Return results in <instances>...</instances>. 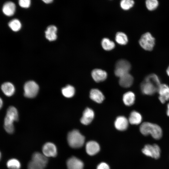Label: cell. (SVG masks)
I'll list each match as a JSON object with an SVG mask.
<instances>
[{
    "label": "cell",
    "mask_w": 169,
    "mask_h": 169,
    "mask_svg": "<svg viewBox=\"0 0 169 169\" xmlns=\"http://www.w3.org/2000/svg\"><path fill=\"white\" fill-rule=\"evenodd\" d=\"M43 154L47 157H54L57 153V149L54 143L48 142L45 143L42 147Z\"/></svg>",
    "instance_id": "cell-9"
},
{
    "label": "cell",
    "mask_w": 169,
    "mask_h": 169,
    "mask_svg": "<svg viewBox=\"0 0 169 169\" xmlns=\"http://www.w3.org/2000/svg\"><path fill=\"white\" fill-rule=\"evenodd\" d=\"M134 4V2L132 0H122L120 3L121 7L124 10L130 9L133 7Z\"/></svg>",
    "instance_id": "cell-30"
},
{
    "label": "cell",
    "mask_w": 169,
    "mask_h": 169,
    "mask_svg": "<svg viewBox=\"0 0 169 169\" xmlns=\"http://www.w3.org/2000/svg\"><path fill=\"white\" fill-rule=\"evenodd\" d=\"M1 89L4 94L8 96L13 95L15 90L13 84L9 82H6L3 83L1 85Z\"/></svg>",
    "instance_id": "cell-22"
},
{
    "label": "cell",
    "mask_w": 169,
    "mask_h": 169,
    "mask_svg": "<svg viewBox=\"0 0 169 169\" xmlns=\"http://www.w3.org/2000/svg\"><path fill=\"white\" fill-rule=\"evenodd\" d=\"M38 90V85L35 82L28 81L25 83L24 86V95L27 98H34L37 94Z\"/></svg>",
    "instance_id": "cell-8"
},
{
    "label": "cell",
    "mask_w": 169,
    "mask_h": 169,
    "mask_svg": "<svg viewBox=\"0 0 169 169\" xmlns=\"http://www.w3.org/2000/svg\"><path fill=\"white\" fill-rule=\"evenodd\" d=\"M68 169H83L84 164L80 159L75 157L69 158L66 162Z\"/></svg>",
    "instance_id": "cell-11"
},
{
    "label": "cell",
    "mask_w": 169,
    "mask_h": 169,
    "mask_svg": "<svg viewBox=\"0 0 169 169\" xmlns=\"http://www.w3.org/2000/svg\"><path fill=\"white\" fill-rule=\"evenodd\" d=\"M62 93L63 95L67 98L72 97L75 94V89L73 86L68 85L62 88Z\"/></svg>",
    "instance_id": "cell-24"
},
{
    "label": "cell",
    "mask_w": 169,
    "mask_h": 169,
    "mask_svg": "<svg viewBox=\"0 0 169 169\" xmlns=\"http://www.w3.org/2000/svg\"><path fill=\"white\" fill-rule=\"evenodd\" d=\"M15 8V5L13 3L10 1L7 2L3 6V11L5 15L10 16L14 14Z\"/></svg>",
    "instance_id": "cell-19"
},
{
    "label": "cell",
    "mask_w": 169,
    "mask_h": 169,
    "mask_svg": "<svg viewBox=\"0 0 169 169\" xmlns=\"http://www.w3.org/2000/svg\"><path fill=\"white\" fill-rule=\"evenodd\" d=\"M101 44L103 48L106 50H110L115 47L114 43L107 38H104L102 40Z\"/></svg>",
    "instance_id": "cell-26"
},
{
    "label": "cell",
    "mask_w": 169,
    "mask_h": 169,
    "mask_svg": "<svg viewBox=\"0 0 169 169\" xmlns=\"http://www.w3.org/2000/svg\"><path fill=\"white\" fill-rule=\"evenodd\" d=\"M166 72L167 75L169 76V66H168V68L166 70Z\"/></svg>",
    "instance_id": "cell-36"
},
{
    "label": "cell",
    "mask_w": 169,
    "mask_h": 169,
    "mask_svg": "<svg viewBox=\"0 0 169 169\" xmlns=\"http://www.w3.org/2000/svg\"><path fill=\"white\" fill-rule=\"evenodd\" d=\"M158 5V2L156 0H147L146 1V7L150 11H153L156 9Z\"/></svg>",
    "instance_id": "cell-29"
},
{
    "label": "cell",
    "mask_w": 169,
    "mask_h": 169,
    "mask_svg": "<svg viewBox=\"0 0 169 169\" xmlns=\"http://www.w3.org/2000/svg\"><path fill=\"white\" fill-rule=\"evenodd\" d=\"M90 97L92 100L98 103H101L105 99L102 93L96 89H93L90 90Z\"/></svg>",
    "instance_id": "cell-20"
},
{
    "label": "cell",
    "mask_w": 169,
    "mask_h": 169,
    "mask_svg": "<svg viewBox=\"0 0 169 169\" xmlns=\"http://www.w3.org/2000/svg\"><path fill=\"white\" fill-rule=\"evenodd\" d=\"M84 137L78 130H73L68 134V142L69 146L73 148H77L82 147L84 143Z\"/></svg>",
    "instance_id": "cell-4"
},
{
    "label": "cell",
    "mask_w": 169,
    "mask_h": 169,
    "mask_svg": "<svg viewBox=\"0 0 169 169\" xmlns=\"http://www.w3.org/2000/svg\"><path fill=\"white\" fill-rule=\"evenodd\" d=\"M43 1H44L45 3H52L53 0H43Z\"/></svg>",
    "instance_id": "cell-35"
},
{
    "label": "cell",
    "mask_w": 169,
    "mask_h": 169,
    "mask_svg": "<svg viewBox=\"0 0 169 169\" xmlns=\"http://www.w3.org/2000/svg\"><path fill=\"white\" fill-rule=\"evenodd\" d=\"M161 84L158 77L155 74H151L146 76L141 84V90L143 94L152 95L157 92Z\"/></svg>",
    "instance_id": "cell-1"
},
{
    "label": "cell",
    "mask_w": 169,
    "mask_h": 169,
    "mask_svg": "<svg viewBox=\"0 0 169 169\" xmlns=\"http://www.w3.org/2000/svg\"><path fill=\"white\" fill-rule=\"evenodd\" d=\"M0 108H1L2 107V105H3V102L1 98L0 99Z\"/></svg>",
    "instance_id": "cell-37"
},
{
    "label": "cell",
    "mask_w": 169,
    "mask_h": 169,
    "mask_svg": "<svg viewBox=\"0 0 169 169\" xmlns=\"http://www.w3.org/2000/svg\"><path fill=\"white\" fill-rule=\"evenodd\" d=\"M8 26L11 29L14 31L17 32L21 28V23L18 19H14L11 20L8 23Z\"/></svg>",
    "instance_id": "cell-28"
},
{
    "label": "cell",
    "mask_w": 169,
    "mask_h": 169,
    "mask_svg": "<svg viewBox=\"0 0 169 169\" xmlns=\"http://www.w3.org/2000/svg\"><path fill=\"white\" fill-rule=\"evenodd\" d=\"M91 75L94 80L98 82L105 79L107 77V73L104 70L96 69L92 71Z\"/></svg>",
    "instance_id": "cell-14"
},
{
    "label": "cell",
    "mask_w": 169,
    "mask_h": 169,
    "mask_svg": "<svg viewBox=\"0 0 169 169\" xmlns=\"http://www.w3.org/2000/svg\"><path fill=\"white\" fill-rule=\"evenodd\" d=\"M7 166L9 169H20L21 165L18 160L16 159L12 158L8 161Z\"/></svg>",
    "instance_id": "cell-27"
},
{
    "label": "cell",
    "mask_w": 169,
    "mask_h": 169,
    "mask_svg": "<svg viewBox=\"0 0 169 169\" xmlns=\"http://www.w3.org/2000/svg\"><path fill=\"white\" fill-rule=\"evenodd\" d=\"M18 3L21 7L28 8L30 5V0H20L19 1Z\"/></svg>",
    "instance_id": "cell-32"
},
{
    "label": "cell",
    "mask_w": 169,
    "mask_h": 169,
    "mask_svg": "<svg viewBox=\"0 0 169 169\" xmlns=\"http://www.w3.org/2000/svg\"><path fill=\"white\" fill-rule=\"evenodd\" d=\"M115 39L116 42L120 45H125L128 42V38L126 35L122 32H117L115 35Z\"/></svg>",
    "instance_id": "cell-25"
},
{
    "label": "cell",
    "mask_w": 169,
    "mask_h": 169,
    "mask_svg": "<svg viewBox=\"0 0 169 169\" xmlns=\"http://www.w3.org/2000/svg\"><path fill=\"white\" fill-rule=\"evenodd\" d=\"M135 95L131 91H128L125 93L123 96V100L124 104L127 106L132 105L135 103Z\"/></svg>",
    "instance_id": "cell-23"
},
{
    "label": "cell",
    "mask_w": 169,
    "mask_h": 169,
    "mask_svg": "<svg viewBox=\"0 0 169 169\" xmlns=\"http://www.w3.org/2000/svg\"><path fill=\"white\" fill-rule=\"evenodd\" d=\"M97 169H110L109 165L105 162H102L99 164Z\"/></svg>",
    "instance_id": "cell-33"
},
{
    "label": "cell",
    "mask_w": 169,
    "mask_h": 169,
    "mask_svg": "<svg viewBox=\"0 0 169 169\" xmlns=\"http://www.w3.org/2000/svg\"><path fill=\"white\" fill-rule=\"evenodd\" d=\"M157 92L159 94V99L162 104L169 100V86L166 84H161Z\"/></svg>",
    "instance_id": "cell-10"
},
{
    "label": "cell",
    "mask_w": 169,
    "mask_h": 169,
    "mask_svg": "<svg viewBox=\"0 0 169 169\" xmlns=\"http://www.w3.org/2000/svg\"><path fill=\"white\" fill-rule=\"evenodd\" d=\"M133 80V76L128 73L120 77L119 84L123 87L128 88L132 84Z\"/></svg>",
    "instance_id": "cell-16"
},
{
    "label": "cell",
    "mask_w": 169,
    "mask_h": 169,
    "mask_svg": "<svg viewBox=\"0 0 169 169\" xmlns=\"http://www.w3.org/2000/svg\"><path fill=\"white\" fill-rule=\"evenodd\" d=\"M128 120L125 116H118L115 122V128L120 131H124L127 129L128 126Z\"/></svg>",
    "instance_id": "cell-13"
},
{
    "label": "cell",
    "mask_w": 169,
    "mask_h": 169,
    "mask_svg": "<svg viewBox=\"0 0 169 169\" xmlns=\"http://www.w3.org/2000/svg\"><path fill=\"white\" fill-rule=\"evenodd\" d=\"M142 153L145 155L155 159L159 158L161 155V149L156 144H147L142 149Z\"/></svg>",
    "instance_id": "cell-7"
},
{
    "label": "cell",
    "mask_w": 169,
    "mask_h": 169,
    "mask_svg": "<svg viewBox=\"0 0 169 169\" xmlns=\"http://www.w3.org/2000/svg\"><path fill=\"white\" fill-rule=\"evenodd\" d=\"M18 113L17 109L13 106L9 107L7 110L4 120V126L6 131L9 134L14 131L13 123L18 120Z\"/></svg>",
    "instance_id": "cell-3"
},
{
    "label": "cell",
    "mask_w": 169,
    "mask_h": 169,
    "mask_svg": "<svg viewBox=\"0 0 169 169\" xmlns=\"http://www.w3.org/2000/svg\"><path fill=\"white\" fill-rule=\"evenodd\" d=\"M139 43L144 49L151 51L154 48L155 44V39L149 32H146L141 36Z\"/></svg>",
    "instance_id": "cell-5"
},
{
    "label": "cell",
    "mask_w": 169,
    "mask_h": 169,
    "mask_svg": "<svg viewBox=\"0 0 169 169\" xmlns=\"http://www.w3.org/2000/svg\"><path fill=\"white\" fill-rule=\"evenodd\" d=\"M100 150L99 144L94 141H89L86 145V151L90 155L93 156L97 153Z\"/></svg>",
    "instance_id": "cell-15"
},
{
    "label": "cell",
    "mask_w": 169,
    "mask_h": 169,
    "mask_svg": "<svg viewBox=\"0 0 169 169\" xmlns=\"http://www.w3.org/2000/svg\"><path fill=\"white\" fill-rule=\"evenodd\" d=\"M94 117V113L93 110L90 108H87L83 112L80 122L84 125H88L91 122Z\"/></svg>",
    "instance_id": "cell-12"
},
{
    "label": "cell",
    "mask_w": 169,
    "mask_h": 169,
    "mask_svg": "<svg viewBox=\"0 0 169 169\" xmlns=\"http://www.w3.org/2000/svg\"><path fill=\"white\" fill-rule=\"evenodd\" d=\"M139 130L141 134L145 136L150 135L155 139L159 140L162 136V131L158 125L151 122H146L140 125Z\"/></svg>",
    "instance_id": "cell-2"
},
{
    "label": "cell",
    "mask_w": 169,
    "mask_h": 169,
    "mask_svg": "<svg viewBox=\"0 0 169 169\" xmlns=\"http://www.w3.org/2000/svg\"><path fill=\"white\" fill-rule=\"evenodd\" d=\"M131 68V64L127 60L123 59L120 60L115 64V74L120 78L129 73Z\"/></svg>",
    "instance_id": "cell-6"
},
{
    "label": "cell",
    "mask_w": 169,
    "mask_h": 169,
    "mask_svg": "<svg viewBox=\"0 0 169 169\" xmlns=\"http://www.w3.org/2000/svg\"><path fill=\"white\" fill-rule=\"evenodd\" d=\"M44 168L39 164L31 160L28 163V169H44Z\"/></svg>",
    "instance_id": "cell-31"
},
{
    "label": "cell",
    "mask_w": 169,
    "mask_h": 169,
    "mask_svg": "<svg viewBox=\"0 0 169 169\" xmlns=\"http://www.w3.org/2000/svg\"><path fill=\"white\" fill-rule=\"evenodd\" d=\"M166 113L167 115L169 116V103H168L167 105V110Z\"/></svg>",
    "instance_id": "cell-34"
},
{
    "label": "cell",
    "mask_w": 169,
    "mask_h": 169,
    "mask_svg": "<svg viewBox=\"0 0 169 169\" xmlns=\"http://www.w3.org/2000/svg\"><path fill=\"white\" fill-rule=\"evenodd\" d=\"M47 158L43 154L38 152H35L32 156V160L39 164L45 168L48 162Z\"/></svg>",
    "instance_id": "cell-17"
},
{
    "label": "cell",
    "mask_w": 169,
    "mask_h": 169,
    "mask_svg": "<svg viewBox=\"0 0 169 169\" xmlns=\"http://www.w3.org/2000/svg\"><path fill=\"white\" fill-rule=\"evenodd\" d=\"M57 28L56 26L53 25L49 26L45 31L46 38L50 41L55 40L57 38Z\"/></svg>",
    "instance_id": "cell-21"
},
{
    "label": "cell",
    "mask_w": 169,
    "mask_h": 169,
    "mask_svg": "<svg viewBox=\"0 0 169 169\" xmlns=\"http://www.w3.org/2000/svg\"><path fill=\"white\" fill-rule=\"evenodd\" d=\"M142 120L141 114L137 111L133 110L130 113L128 121L132 125H138L141 123Z\"/></svg>",
    "instance_id": "cell-18"
}]
</instances>
